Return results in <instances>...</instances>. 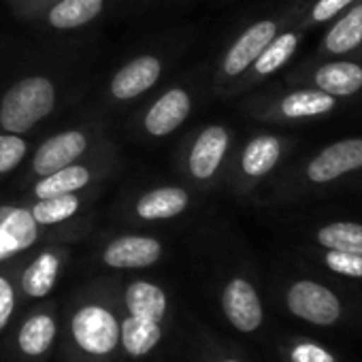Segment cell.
<instances>
[{"label": "cell", "instance_id": "obj_26", "mask_svg": "<svg viewBox=\"0 0 362 362\" xmlns=\"http://www.w3.org/2000/svg\"><path fill=\"white\" fill-rule=\"evenodd\" d=\"M315 241L326 250L362 254V224H358V222H328L315 230Z\"/></svg>", "mask_w": 362, "mask_h": 362}, {"label": "cell", "instance_id": "obj_13", "mask_svg": "<svg viewBox=\"0 0 362 362\" xmlns=\"http://www.w3.org/2000/svg\"><path fill=\"white\" fill-rule=\"evenodd\" d=\"M303 26L290 28V30H281L264 49L262 54L254 60V64L247 69V73L237 81V90H247L260 81H264L267 77L275 75L277 71H281L292 56L296 54L300 41H303Z\"/></svg>", "mask_w": 362, "mask_h": 362}, {"label": "cell", "instance_id": "obj_22", "mask_svg": "<svg viewBox=\"0 0 362 362\" xmlns=\"http://www.w3.org/2000/svg\"><path fill=\"white\" fill-rule=\"evenodd\" d=\"M58 337V324L54 313L49 311H37L30 317L24 320V324L18 330L16 343L18 349L28 358H39L49 351Z\"/></svg>", "mask_w": 362, "mask_h": 362}, {"label": "cell", "instance_id": "obj_4", "mask_svg": "<svg viewBox=\"0 0 362 362\" xmlns=\"http://www.w3.org/2000/svg\"><path fill=\"white\" fill-rule=\"evenodd\" d=\"M358 170H362V136H347L311 156L298 177L311 188H322Z\"/></svg>", "mask_w": 362, "mask_h": 362}, {"label": "cell", "instance_id": "obj_18", "mask_svg": "<svg viewBox=\"0 0 362 362\" xmlns=\"http://www.w3.org/2000/svg\"><path fill=\"white\" fill-rule=\"evenodd\" d=\"M190 207V194L179 186H160L141 194L134 203V216L143 222H164L181 216Z\"/></svg>", "mask_w": 362, "mask_h": 362}, {"label": "cell", "instance_id": "obj_34", "mask_svg": "<svg viewBox=\"0 0 362 362\" xmlns=\"http://www.w3.org/2000/svg\"><path fill=\"white\" fill-rule=\"evenodd\" d=\"M222 362H239V360H235V358H226V360H222Z\"/></svg>", "mask_w": 362, "mask_h": 362}, {"label": "cell", "instance_id": "obj_33", "mask_svg": "<svg viewBox=\"0 0 362 362\" xmlns=\"http://www.w3.org/2000/svg\"><path fill=\"white\" fill-rule=\"evenodd\" d=\"M9 258H13V256H11V252L7 250V245L3 243V239H0V262H5V260H9Z\"/></svg>", "mask_w": 362, "mask_h": 362}, {"label": "cell", "instance_id": "obj_29", "mask_svg": "<svg viewBox=\"0 0 362 362\" xmlns=\"http://www.w3.org/2000/svg\"><path fill=\"white\" fill-rule=\"evenodd\" d=\"M324 262L330 271L345 275V277H362V254L354 252H339L328 250L324 256Z\"/></svg>", "mask_w": 362, "mask_h": 362}, {"label": "cell", "instance_id": "obj_30", "mask_svg": "<svg viewBox=\"0 0 362 362\" xmlns=\"http://www.w3.org/2000/svg\"><path fill=\"white\" fill-rule=\"evenodd\" d=\"M16 286L11 284L9 277L0 275V330H5V326L11 322L13 311H16Z\"/></svg>", "mask_w": 362, "mask_h": 362}, {"label": "cell", "instance_id": "obj_6", "mask_svg": "<svg viewBox=\"0 0 362 362\" xmlns=\"http://www.w3.org/2000/svg\"><path fill=\"white\" fill-rule=\"evenodd\" d=\"M233 134L222 124H209L205 126L192 141L188 156H186V170L188 177H192L199 184L216 179L226 156L230 149Z\"/></svg>", "mask_w": 362, "mask_h": 362}, {"label": "cell", "instance_id": "obj_3", "mask_svg": "<svg viewBox=\"0 0 362 362\" xmlns=\"http://www.w3.org/2000/svg\"><path fill=\"white\" fill-rule=\"evenodd\" d=\"M290 16H275V18H262L247 26L224 52L218 69V79L222 83H237L247 69L254 64V60L262 54V49L284 30Z\"/></svg>", "mask_w": 362, "mask_h": 362}, {"label": "cell", "instance_id": "obj_21", "mask_svg": "<svg viewBox=\"0 0 362 362\" xmlns=\"http://www.w3.org/2000/svg\"><path fill=\"white\" fill-rule=\"evenodd\" d=\"M124 305L126 311L134 317L164 322L168 311V296L158 284L136 279L124 290Z\"/></svg>", "mask_w": 362, "mask_h": 362}, {"label": "cell", "instance_id": "obj_12", "mask_svg": "<svg viewBox=\"0 0 362 362\" xmlns=\"http://www.w3.org/2000/svg\"><path fill=\"white\" fill-rule=\"evenodd\" d=\"M222 311L226 320L239 330V332H254L262 324V303L256 292V288L243 279V277H233L224 290H222Z\"/></svg>", "mask_w": 362, "mask_h": 362}, {"label": "cell", "instance_id": "obj_16", "mask_svg": "<svg viewBox=\"0 0 362 362\" xmlns=\"http://www.w3.org/2000/svg\"><path fill=\"white\" fill-rule=\"evenodd\" d=\"M362 47V0H356L341 16L334 18V24L324 35L320 54L326 58H341L360 52Z\"/></svg>", "mask_w": 362, "mask_h": 362}, {"label": "cell", "instance_id": "obj_8", "mask_svg": "<svg viewBox=\"0 0 362 362\" xmlns=\"http://www.w3.org/2000/svg\"><path fill=\"white\" fill-rule=\"evenodd\" d=\"M92 145V134L81 128H71L62 130L49 139H45L30 162V173L35 177H45L52 175L73 162H79V158L90 149Z\"/></svg>", "mask_w": 362, "mask_h": 362}, {"label": "cell", "instance_id": "obj_15", "mask_svg": "<svg viewBox=\"0 0 362 362\" xmlns=\"http://www.w3.org/2000/svg\"><path fill=\"white\" fill-rule=\"evenodd\" d=\"M309 88L326 92L334 98H347L362 92V64L351 60H330L315 66L309 75Z\"/></svg>", "mask_w": 362, "mask_h": 362}, {"label": "cell", "instance_id": "obj_2", "mask_svg": "<svg viewBox=\"0 0 362 362\" xmlns=\"http://www.w3.org/2000/svg\"><path fill=\"white\" fill-rule=\"evenodd\" d=\"M71 339L81 354L109 358L119 345V322L107 305L86 303L71 315Z\"/></svg>", "mask_w": 362, "mask_h": 362}, {"label": "cell", "instance_id": "obj_20", "mask_svg": "<svg viewBox=\"0 0 362 362\" xmlns=\"http://www.w3.org/2000/svg\"><path fill=\"white\" fill-rule=\"evenodd\" d=\"M64 262V254L60 250H45L41 252L22 273L20 277V288L26 296L30 298H43L47 296L60 277Z\"/></svg>", "mask_w": 362, "mask_h": 362}, {"label": "cell", "instance_id": "obj_31", "mask_svg": "<svg viewBox=\"0 0 362 362\" xmlns=\"http://www.w3.org/2000/svg\"><path fill=\"white\" fill-rule=\"evenodd\" d=\"M292 362H334V358L313 343H303L292 351Z\"/></svg>", "mask_w": 362, "mask_h": 362}, {"label": "cell", "instance_id": "obj_23", "mask_svg": "<svg viewBox=\"0 0 362 362\" xmlns=\"http://www.w3.org/2000/svg\"><path fill=\"white\" fill-rule=\"evenodd\" d=\"M162 322L126 315L119 324V343L130 358H143L151 354L162 341Z\"/></svg>", "mask_w": 362, "mask_h": 362}, {"label": "cell", "instance_id": "obj_1", "mask_svg": "<svg viewBox=\"0 0 362 362\" xmlns=\"http://www.w3.org/2000/svg\"><path fill=\"white\" fill-rule=\"evenodd\" d=\"M56 103L58 88L49 77H24L0 98V128L3 132L24 136L56 109Z\"/></svg>", "mask_w": 362, "mask_h": 362}, {"label": "cell", "instance_id": "obj_9", "mask_svg": "<svg viewBox=\"0 0 362 362\" xmlns=\"http://www.w3.org/2000/svg\"><path fill=\"white\" fill-rule=\"evenodd\" d=\"M286 303L296 317L317 326H330L341 315V303L334 296V292L309 279L292 284L288 288Z\"/></svg>", "mask_w": 362, "mask_h": 362}, {"label": "cell", "instance_id": "obj_32", "mask_svg": "<svg viewBox=\"0 0 362 362\" xmlns=\"http://www.w3.org/2000/svg\"><path fill=\"white\" fill-rule=\"evenodd\" d=\"M45 3H56V0H24V5H28L30 9H37V7L41 9Z\"/></svg>", "mask_w": 362, "mask_h": 362}, {"label": "cell", "instance_id": "obj_27", "mask_svg": "<svg viewBox=\"0 0 362 362\" xmlns=\"http://www.w3.org/2000/svg\"><path fill=\"white\" fill-rule=\"evenodd\" d=\"M28 156V143L22 134L0 132V175H7L18 168Z\"/></svg>", "mask_w": 362, "mask_h": 362}, {"label": "cell", "instance_id": "obj_14", "mask_svg": "<svg viewBox=\"0 0 362 362\" xmlns=\"http://www.w3.org/2000/svg\"><path fill=\"white\" fill-rule=\"evenodd\" d=\"M162 60L153 54H143L139 58H132L126 62L111 79L109 92L115 100L126 103L132 98H139L147 90H151L160 75H162Z\"/></svg>", "mask_w": 362, "mask_h": 362}, {"label": "cell", "instance_id": "obj_7", "mask_svg": "<svg viewBox=\"0 0 362 362\" xmlns=\"http://www.w3.org/2000/svg\"><path fill=\"white\" fill-rule=\"evenodd\" d=\"M288 141L279 134H256L252 136L237 160V186L252 188L260 179L271 175L281 158L286 156Z\"/></svg>", "mask_w": 362, "mask_h": 362}, {"label": "cell", "instance_id": "obj_17", "mask_svg": "<svg viewBox=\"0 0 362 362\" xmlns=\"http://www.w3.org/2000/svg\"><path fill=\"white\" fill-rule=\"evenodd\" d=\"M41 228L43 226L37 224L28 207L0 205V239L11 256H18L37 245L41 239Z\"/></svg>", "mask_w": 362, "mask_h": 362}, {"label": "cell", "instance_id": "obj_11", "mask_svg": "<svg viewBox=\"0 0 362 362\" xmlns=\"http://www.w3.org/2000/svg\"><path fill=\"white\" fill-rule=\"evenodd\" d=\"M192 111V96L186 88L175 86L160 94L143 115V128L149 136L162 139L173 134L188 119Z\"/></svg>", "mask_w": 362, "mask_h": 362}, {"label": "cell", "instance_id": "obj_24", "mask_svg": "<svg viewBox=\"0 0 362 362\" xmlns=\"http://www.w3.org/2000/svg\"><path fill=\"white\" fill-rule=\"evenodd\" d=\"M107 5V0H56L47 7L45 22L56 30H75L94 22Z\"/></svg>", "mask_w": 362, "mask_h": 362}, {"label": "cell", "instance_id": "obj_10", "mask_svg": "<svg viewBox=\"0 0 362 362\" xmlns=\"http://www.w3.org/2000/svg\"><path fill=\"white\" fill-rule=\"evenodd\" d=\"M162 252H164V247H162L160 239H156V237L122 235L105 245L100 260L109 269L134 271V269H147V267L156 264L162 258Z\"/></svg>", "mask_w": 362, "mask_h": 362}, {"label": "cell", "instance_id": "obj_5", "mask_svg": "<svg viewBox=\"0 0 362 362\" xmlns=\"http://www.w3.org/2000/svg\"><path fill=\"white\" fill-rule=\"evenodd\" d=\"M339 107V98L320 92L315 88H298L281 96L260 103L254 113L269 122H305L332 113Z\"/></svg>", "mask_w": 362, "mask_h": 362}, {"label": "cell", "instance_id": "obj_19", "mask_svg": "<svg viewBox=\"0 0 362 362\" xmlns=\"http://www.w3.org/2000/svg\"><path fill=\"white\" fill-rule=\"evenodd\" d=\"M96 175H100L96 166L73 162L52 175L39 177V181L33 186V197L49 199V197H60V194H77L79 190L92 184Z\"/></svg>", "mask_w": 362, "mask_h": 362}, {"label": "cell", "instance_id": "obj_28", "mask_svg": "<svg viewBox=\"0 0 362 362\" xmlns=\"http://www.w3.org/2000/svg\"><path fill=\"white\" fill-rule=\"evenodd\" d=\"M354 3H356V0H315V3L311 5V9H309V13L305 16V22L298 24V26L309 28V26H315V24L332 22L337 16H341Z\"/></svg>", "mask_w": 362, "mask_h": 362}, {"label": "cell", "instance_id": "obj_25", "mask_svg": "<svg viewBox=\"0 0 362 362\" xmlns=\"http://www.w3.org/2000/svg\"><path fill=\"white\" fill-rule=\"evenodd\" d=\"M39 226H56L69 222L81 209V199L77 194H60L49 199H35L28 207Z\"/></svg>", "mask_w": 362, "mask_h": 362}]
</instances>
